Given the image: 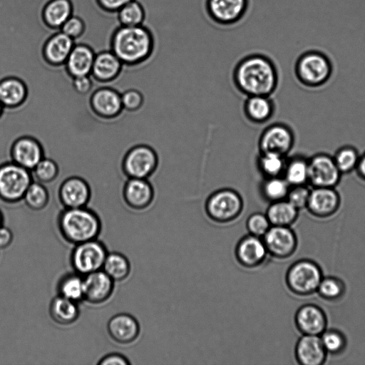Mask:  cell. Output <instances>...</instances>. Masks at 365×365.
Masks as SVG:
<instances>
[{
  "instance_id": "6da1fadb",
  "label": "cell",
  "mask_w": 365,
  "mask_h": 365,
  "mask_svg": "<svg viewBox=\"0 0 365 365\" xmlns=\"http://www.w3.org/2000/svg\"><path fill=\"white\" fill-rule=\"evenodd\" d=\"M233 81L237 88L247 96H270L277 88L278 71L269 56L259 53H251L236 64Z\"/></svg>"
},
{
  "instance_id": "7a4b0ae2",
  "label": "cell",
  "mask_w": 365,
  "mask_h": 365,
  "mask_svg": "<svg viewBox=\"0 0 365 365\" xmlns=\"http://www.w3.org/2000/svg\"><path fill=\"white\" fill-rule=\"evenodd\" d=\"M110 45V50L123 65L136 66L153 55L155 38L151 29L144 24L120 26L113 32Z\"/></svg>"
},
{
  "instance_id": "3957f363",
  "label": "cell",
  "mask_w": 365,
  "mask_h": 365,
  "mask_svg": "<svg viewBox=\"0 0 365 365\" xmlns=\"http://www.w3.org/2000/svg\"><path fill=\"white\" fill-rule=\"evenodd\" d=\"M58 225L65 240L74 245L97 239L101 229L98 215L86 207L66 208Z\"/></svg>"
},
{
  "instance_id": "277c9868",
  "label": "cell",
  "mask_w": 365,
  "mask_h": 365,
  "mask_svg": "<svg viewBox=\"0 0 365 365\" xmlns=\"http://www.w3.org/2000/svg\"><path fill=\"white\" fill-rule=\"evenodd\" d=\"M333 66L324 53L311 50L299 56L294 65V73L298 81L309 88H317L330 79Z\"/></svg>"
},
{
  "instance_id": "5b68a950",
  "label": "cell",
  "mask_w": 365,
  "mask_h": 365,
  "mask_svg": "<svg viewBox=\"0 0 365 365\" xmlns=\"http://www.w3.org/2000/svg\"><path fill=\"white\" fill-rule=\"evenodd\" d=\"M32 181L31 170L13 161L0 165V199L6 202L22 200Z\"/></svg>"
},
{
  "instance_id": "8992f818",
  "label": "cell",
  "mask_w": 365,
  "mask_h": 365,
  "mask_svg": "<svg viewBox=\"0 0 365 365\" xmlns=\"http://www.w3.org/2000/svg\"><path fill=\"white\" fill-rule=\"evenodd\" d=\"M320 267L309 259H301L294 262L286 274L289 289L299 296L310 295L317 292L322 279Z\"/></svg>"
},
{
  "instance_id": "52a82bcc",
  "label": "cell",
  "mask_w": 365,
  "mask_h": 365,
  "mask_svg": "<svg viewBox=\"0 0 365 365\" xmlns=\"http://www.w3.org/2000/svg\"><path fill=\"white\" fill-rule=\"evenodd\" d=\"M243 200L240 195L230 188H222L212 193L206 200L208 216L216 222H230L241 213Z\"/></svg>"
},
{
  "instance_id": "ba28073f",
  "label": "cell",
  "mask_w": 365,
  "mask_h": 365,
  "mask_svg": "<svg viewBox=\"0 0 365 365\" xmlns=\"http://www.w3.org/2000/svg\"><path fill=\"white\" fill-rule=\"evenodd\" d=\"M108 255L105 245L97 239L76 245L71 262L76 272L84 276L102 269Z\"/></svg>"
},
{
  "instance_id": "9c48e42d",
  "label": "cell",
  "mask_w": 365,
  "mask_h": 365,
  "mask_svg": "<svg viewBox=\"0 0 365 365\" xmlns=\"http://www.w3.org/2000/svg\"><path fill=\"white\" fill-rule=\"evenodd\" d=\"M342 174L332 155L317 153L308 159V185L311 187H336Z\"/></svg>"
},
{
  "instance_id": "30bf717a",
  "label": "cell",
  "mask_w": 365,
  "mask_h": 365,
  "mask_svg": "<svg viewBox=\"0 0 365 365\" xmlns=\"http://www.w3.org/2000/svg\"><path fill=\"white\" fill-rule=\"evenodd\" d=\"M158 165L156 152L147 145L130 148L123 160V168L128 178L147 179L156 170Z\"/></svg>"
},
{
  "instance_id": "8fae6325",
  "label": "cell",
  "mask_w": 365,
  "mask_h": 365,
  "mask_svg": "<svg viewBox=\"0 0 365 365\" xmlns=\"http://www.w3.org/2000/svg\"><path fill=\"white\" fill-rule=\"evenodd\" d=\"M250 0H205L207 16L220 26H232L240 22L250 8Z\"/></svg>"
},
{
  "instance_id": "7c38bea8",
  "label": "cell",
  "mask_w": 365,
  "mask_h": 365,
  "mask_svg": "<svg viewBox=\"0 0 365 365\" xmlns=\"http://www.w3.org/2000/svg\"><path fill=\"white\" fill-rule=\"evenodd\" d=\"M295 142L293 130L284 123H274L267 127L259 136V153L272 152L287 156Z\"/></svg>"
},
{
  "instance_id": "4fadbf2b",
  "label": "cell",
  "mask_w": 365,
  "mask_h": 365,
  "mask_svg": "<svg viewBox=\"0 0 365 365\" xmlns=\"http://www.w3.org/2000/svg\"><path fill=\"white\" fill-rule=\"evenodd\" d=\"M268 254L277 258H287L296 250L297 239L288 226L272 225L262 237Z\"/></svg>"
},
{
  "instance_id": "5bb4252c",
  "label": "cell",
  "mask_w": 365,
  "mask_h": 365,
  "mask_svg": "<svg viewBox=\"0 0 365 365\" xmlns=\"http://www.w3.org/2000/svg\"><path fill=\"white\" fill-rule=\"evenodd\" d=\"M341 205L336 187H311L306 209L312 215L325 218L334 215Z\"/></svg>"
},
{
  "instance_id": "9a60e30c",
  "label": "cell",
  "mask_w": 365,
  "mask_h": 365,
  "mask_svg": "<svg viewBox=\"0 0 365 365\" xmlns=\"http://www.w3.org/2000/svg\"><path fill=\"white\" fill-rule=\"evenodd\" d=\"M114 280L103 269L83 276V300L93 304L107 301L114 289Z\"/></svg>"
},
{
  "instance_id": "2e32d148",
  "label": "cell",
  "mask_w": 365,
  "mask_h": 365,
  "mask_svg": "<svg viewBox=\"0 0 365 365\" xmlns=\"http://www.w3.org/2000/svg\"><path fill=\"white\" fill-rule=\"evenodd\" d=\"M295 324L302 334L320 336L327 329V319L319 307L307 304L297 311Z\"/></svg>"
},
{
  "instance_id": "e0dca14e",
  "label": "cell",
  "mask_w": 365,
  "mask_h": 365,
  "mask_svg": "<svg viewBox=\"0 0 365 365\" xmlns=\"http://www.w3.org/2000/svg\"><path fill=\"white\" fill-rule=\"evenodd\" d=\"M11 156L14 163L31 171L43 158V148L34 138L21 137L13 143Z\"/></svg>"
},
{
  "instance_id": "ac0fdd59",
  "label": "cell",
  "mask_w": 365,
  "mask_h": 365,
  "mask_svg": "<svg viewBox=\"0 0 365 365\" xmlns=\"http://www.w3.org/2000/svg\"><path fill=\"white\" fill-rule=\"evenodd\" d=\"M74 45L75 40L59 30L45 41L42 48L43 59L51 66L64 65Z\"/></svg>"
},
{
  "instance_id": "d6986e66",
  "label": "cell",
  "mask_w": 365,
  "mask_h": 365,
  "mask_svg": "<svg viewBox=\"0 0 365 365\" xmlns=\"http://www.w3.org/2000/svg\"><path fill=\"white\" fill-rule=\"evenodd\" d=\"M59 197L66 208L86 207L91 197V189L83 178L71 177L61 184Z\"/></svg>"
},
{
  "instance_id": "ffe728a7",
  "label": "cell",
  "mask_w": 365,
  "mask_h": 365,
  "mask_svg": "<svg viewBox=\"0 0 365 365\" xmlns=\"http://www.w3.org/2000/svg\"><path fill=\"white\" fill-rule=\"evenodd\" d=\"M320 336L303 334L297 342L295 356L302 365H322L327 356Z\"/></svg>"
},
{
  "instance_id": "44dd1931",
  "label": "cell",
  "mask_w": 365,
  "mask_h": 365,
  "mask_svg": "<svg viewBox=\"0 0 365 365\" xmlns=\"http://www.w3.org/2000/svg\"><path fill=\"white\" fill-rule=\"evenodd\" d=\"M235 252L239 262L250 268L259 265L268 254L262 238L251 234L239 242Z\"/></svg>"
},
{
  "instance_id": "7402d4cb",
  "label": "cell",
  "mask_w": 365,
  "mask_h": 365,
  "mask_svg": "<svg viewBox=\"0 0 365 365\" xmlns=\"http://www.w3.org/2000/svg\"><path fill=\"white\" fill-rule=\"evenodd\" d=\"M123 197L130 207L142 210L151 204L154 190L147 179L129 178L123 187Z\"/></svg>"
},
{
  "instance_id": "603a6c76",
  "label": "cell",
  "mask_w": 365,
  "mask_h": 365,
  "mask_svg": "<svg viewBox=\"0 0 365 365\" xmlns=\"http://www.w3.org/2000/svg\"><path fill=\"white\" fill-rule=\"evenodd\" d=\"M107 329L110 337L122 344L133 342L140 333L137 320L125 313L117 314L112 317L108 322Z\"/></svg>"
},
{
  "instance_id": "cb8c5ba5",
  "label": "cell",
  "mask_w": 365,
  "mask_h": 365,
  "mask_svg": "<svg viewBox=\"0 0 365 365\" xmlns=\"http://www.w3.org/2000/svg\"><path fill=\"white\" fill-rule=\"evenodd\" d=\"M94 50L88 44L74 45L64 65L71 77L90 75L95 58Z\"/></svg>"
},
{
  "instance_id": "d4e9b609",
  "label": "cell",
  "mask_w": 365,
  "mask_h": 365,
  "mask_svg": "<svg viewBox=\"0 0 365 365\" xmlns=\"http://www.w3.org/2000/svg\"><path fill=\"white\" fill-rule=\"evenodd\" d=\"M91 106L96 113L106 118L117 116L123 110L121 96L109 88L96 91L91 98Z\"/></svg>"
},
{
  "instance_id": "484cf974",
  "label": "cell",
  "mask_w": 365,
  "mask_h": 365,
  "mask_svg": "<svg viewBox=\"0 0 365 365\" xmlns=\"http://www.w3.org/2000/svg\"><path fill=\"white\" fill-rule=\"evenodd\" d=\"M123 65L110 49L101 51L96 53L91 73L100 81H110L120 73Z\"/></svg>"
},
{
  "instance_id": "4316f807",
  "label": "cell",
  "mask_w": 365,
  "mask_h": 365,
  "mask_svg": "<svg viewBox=\"0 0 365 365\" xmlns=\"http://www.w3.org/2000/svg\"><path fill=\"white\" fill-rule=\"evenodd\" d=\"M73 12L71 0H49L43 7L41 16L47 27L60 29Z\"/></svg>"
},
{
  "instance_id": "83f0119b",
  "label": "cell",
  "mask_w": 365,
  "mask_h": 365,
  "mask_svg": "<svg viewBox=\"0 0 365 365\" xmlns=\"http://www.w3.org/2000/svg\"><path fill=\"white\" fill-rule=\"evenodd\" d=\"M26 96V86L21 79L10 76L0 80V102L4 108H16Z\"/></svg>"
},
{
  "instance_id": "f1b7e54d",
  "label": "cell",
  "mask_w": 365,
  "mask_h": 365,
  "mask_svg": "<svg viewBox=\"0 0 365 365\" xmlns=\"http://www.w3.org/2000/svg\"><path fill=\"white\" fill-rule=\"evenodd\" d=\"M274 110L273 101L269 96H247L244 103V112L248 120L255 123L269 120Z\"/></svg>"
},
{
  "instance_id": "f546056e",
  "label": "cell",
  "mask_w": 365,
  "mask_h": 365,
  "mask_svg": "<svg viewBox=\"0 0 365 365\" xmlns=\"http://www.w3.org/2000/svg\"><path fill=\"white\" fill-rule=\"evenodd\" d=\"M308 159L302 154L287 157L282 177L289 186L308 185Z\"/></svg>"
},
{
  "instance_id": "4dcf8cb0",
  "label": "cell",
  "mask_w": 365,
  "mask_h": 365,
  "mask_svg": "<svg viewBox=\"0 0 365 365\" xmlns=\"http://www.w3.org/2000/svg\"><path fill=\"white\" fill-rule=\"evenodd\" d=\"M49 313L56 323L68 325L77 320L79 309L77 302L58 295L51 302Z\"/></svg>"
},
{
  "instance_id": "1f68e13d",
  "label": "cell",
  "mask_w": 365,
  "mask_h": 365,
  "mask_svg": "<svg viewBox=\"0 0 365 365\" xmlns=\"http://www.w3.org/2000/svg\"><path fill=\"white\" fill-rule=\"evenodd\" d=\"M265 215L271 225L289 227L297 219L299 210L284 199L270 202Z\"/></svg>"
},
{
  "instance_id": "d6a6232c",
  "label": "cell",
  "mask_w": 365,
  "mask_h": 365,
  "mask_svg": "<svg viewBox=\"0 0 365 365\" xmlns=\"http://www.w3.org/2000/svg\"><path fill=\"white\" fill-rule=\"evenodd\" d=\"M287 157L276 153H259L257 167L264 178L282 176Z\"/></svg>"
},
{
  "instance_id": "836d02e7",
  "label": "cell",
  "mask_w": 365,
  "mask_h": 365,
  "mask_svg": "<svg viewBox=\"0 0 365 365\" xmlns=\"http://www.w3.org/2000/svg\"><path fill=\"white\" fill-rule=\"evenodd\" d=\"M58 295L78 302L83 300V276L76 272L65 274L58 284Z\"/></svg>"
},
{
  "instance_id": "e575fe53",
  "label": "cell",
  "mask_w": 365,
  "mask_h": 365,
  "mask_svg": "<svg viewBox=\"0 0 365 365\" xmlns=\"http://www.w3.org/2000/svg\"><path fill=\"white\" fill-rule=\"evenodd\" d=\"M102 269L114 281H123L130 272V264L127 257L119 252L108 253Z\"/></svg>"
},
{
  "instance_id": "d590c367",
  "label": "cell",
  "mask_w": 365,
  "mask_h": 365,
  "mask_svg": "<svg viewBox=\"0 0 365 365\" xmlns=\"http://www.w3.org/2000/svg\"><path fill=\"white\" fill-rule=\"evenodd\" d=\"M116 13L120 26H125L143 25L146 18L145 9L138 0L129 1Z\"/></svg>"
},
{
  "instance_id": "8d00e7d4",
  "label": "cell",
  "mask_w": 365,
  "mask_h": 365,
  "mask_svg": "<svg viewBox=\"0 0 365 365\" xmlns=\"http://www.w3.org/2000/svg\"><path fill=\"white\" fill-rule=\"evenodd\" d=\"M289 185L282 176L264 178L261 184L262 195L267 201L272 202L287 198Z\"/></svg>"
},
{
  "instance_id": "74e56055",
  "label": "cell",
  "mask_w": 365,
  "mask_h": 365,
  "mask_svg": "<svg viewBox=\"0 0 365 365\" xmlns=\"http://www.w3.org/2000/svg\"><path fill=\"white\" fill-rule=\"evenodd\" d=\"M360 155L355 147L346 145L339 148L332 157L337 168L343 175L356 170Z\"/></svg>"
},
{
  "instance_id": "f35d334b",
  "label": "cell",
  "mask_w": 365,
  "mask_h": 365,
  "mask_svg": "<svg viewBox=\"0 0 365 365\" xmlns=\"http://www.w3.org/2000/svg\"><path fill=\"white\" fill-rule=\"evenodd\" d=\"M23 199L29 207L34 210H40L48 202V192L41 182L32 181Z\"/></svg>"
},
{
  "instance_id": "ab89813d",
  "label": "cell",
  "mask_w": 365,
  "mask_h": 365,
  "mask_svg": "<svg viewBox=\"0 0 365 365\" xmlns=\"http://www.w3.org/2000/svg\"><path fill=\"white\" fill-rule=\"evenodd\" d=\"M319 295L328 301L340 299L345 292V284L340 279L335 277H322L317 287Z\"/></svg>"
},
{
  "instance_id": "60d3db41",
  "label": "cell",
  "mask_w": 365,
  "mask_h": 365,
  "mask_svg": "<svg viewBox=\"0 0 365 365\" xmlns=\"http://www.w3.org/2000/svg\"><path fill=\"white\" fill-rule=\"evenodd\" d=\"M320 338L327 354H341L346 348V337L339 330L326 329L320 335Z\"/></svg>"
},
{
  "instance_id": "b9f144b4",
  "label": "cell",
  "mask_w": 365,
  "mask_h": 365,
  "mask_svg": "<svg viewBox=\"0 0 365 365\" xmlns=\"http://www.w3.org/2000/svg\"><path fill=\"white\" fill-rule=\"evenodd\" d=\"M38 182H48L54 180L58 173V166L50 158H43L32 170Z\"/></svg>"
},
{
  "instance_id": "7bdbcfd3",
  "label": "cell",
  "mask_w": 365,
  "mask_h": 365,
  "mask_svg": "<svg viewBox=\"0 0 365 365\" xmlns=\"http://www.w3.org/2000/svg\"><path fill=\"white\" fill-rule=\"evenodd\" d=\"M310 190L308 185L290 186L286 200L299 210L306 208Z\"/></svg>"
},
{
  "instance_id": "ee69618b",
  "label": "cell",
  "mask_w": 365,
  "mask_h": 365,
  "mask_svg": "<svg viewBox=\"0 0 365 365\" xmlns=\"http://www.w3.org/2000/svg\"><path fill=\"white\" fill-rule=\"evenodd\" d=\"M271 226L267 215L260 212L251 215L247 220L250 233L259 237H262Z\"/></svg>"
},
{
  "instance_id": "f6af8a7d",
  "label": "cell",
  "mask_w": 365,
  "mask_h": 365,
  "mask_svg": "<svg viewBox=\"0 0 365 365\" xmlns=\"http://www.w3.org/2000/svg\"><path fill=\"white\" fill-rule=\"evenodd\" d=\"M59 30L76 40L84 34L86 24L81 17L73 14L65 21Z\"/></svg>"
},
{
  "instance_id": "bcb514c9",
  "label": "cell",
  "mask_w": 365,
  "mask_h": 365,
  "mask_svg": "<svg viewBox=\"0 0 365 365\" xmlns=\"http://www.w3.org/2000/svg\"><path fill=\"white\" fill-rule=\"evenodd\" d=\"M143 94L135 89H129L121 95L123 108L129 111L139 109L143 103Z\"/></svg>"
},
{
  "instance_id": "7dc6e473",
  "label": "cell",
  "mask_w": 365,
  "mask_h": 365,
  "mask_svg": "<svg viewBox=\"0 0 365 365\" xmlns=\"http://www.w3.org/2000/svg\"><path fill=\"white\" fill-rule=\"evenodd\" d=\"M72 85L79 94L88 93L93 86V81L89 75L80 76L73 78Z\"/></svg>"
},
{
  "instance_id": "c3c4849f",
  "label": "cell",
  "mask_w": 365,
  "mask_h": 365,
  "mask_svg": "<svg viewBox=\"0 0 365 365\" xmlns=\"http://www.w3.org/2000/svg\"><path fill=\"white\" fill-rule=\"evenodd\" d=\"M133 0H96L98 6L109 13H116L123 6Z\"/></svg>"
},
{
  "instance_id": "681fc988",
  "label": "cell",
  "mask_w": 365,
  "mask_h": 365,
  "mask_svg": "<svg viewBox=\"0 0 365 365\" xmlns=\"http://www.w3.org/2000/svg\"><path fill=\"white\" fill-rule=\"evenodd\" d=\"M98 365H128L129 361L123 355L113 353L103 357L98 362Z\"/></svg>"
},
{
  "instance_id": "f907efd6",
  "label": "cell",
  "mask_w": 365,
  "mask_h": 365,
  "mask_svg": "<svg viewBox=\"0 0 365 365\" xmlns=\"http://www.w3.org/2000/svg\"><path fill=\"white\" fill-rule=\"evenodd\" d=\"M13 240V233L8 227L0 226V249L10 245Z\"/></svg>"
},
{
  "instance_id": "816d5d0a",
  "label": "cell",
  "mask_w": 365,
  "mask_h": 365,
  "mask_svg": "<svg viewBox=\"0 0 365 365\" xmlns=\"http://www.w3.org/2000/svg\"><path fill=\"white\" fill-rule=\"evenodd\" d=\"M358 177L365 182V152L360 155V158L356 168Z\"/></svg>"
},
{
  "instance_id": "f5cc1de1",
  "label": "cell",
  "mask_w": 365,
  "mask_h": 365,
  "mask_svg": "<svg viewBox=\"0 0 365 365\" xmlns=\"http://www.w3.org/2000/svg\"><path fill=\"white\" fill-rule=\"evenodd\" d=\"M3 110H4V106H2V104L0 102V118L3 113Z\"/></svg>"
},
{
  "instance_id": "db71d44e",
  "label": "cell",
  "mask_w": 365,
  "mask_h": 365,
  "mask_svg": "<svg viewBox=\"0 0 365 365\" xmlns=\"http://www.w3.org/2000/svg\"><path fill=\"white\" fill-rule=\"evenodd\" d=\"M2 222H3V217H2V214L0 211V226L2 225Z\"/></svg>"
}]
</instances>
